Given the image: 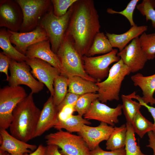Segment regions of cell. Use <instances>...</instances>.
Segmentation results:
<instances>
[{"instance_id": "1", "label": "cell", "mask_w": 155, "mask_h": 155, "mask_svg": "<svg viewBox=\"0 0 155 155\" xmlns=\"http://www.w3.org/2000/svg\"><path fill=\"white\" fill-rule=\"evenodd\" d=\"M71 7L65 35L82 57L87 56L95 37L100 32L99 16L92 0H78Z\"/></svg>"}, {"instance_id": "2", "label": "cell", "mask_w": 155, "mask_h": 155, "mask_svg": "<svg viewBox=\"0 0 155 155\" xmlns=\"http://www.w3.org/2000/svg\"><path fill=\"white\" fill-rule=\"evenodd\" d=\"M33 94L30 93L15 107L9 127L12 135L26 143L34 138L41 111L34 103Z\"/></svg>"}, {"instance_id": "3", "label": "cell", "mask_w": 155, "mask_h": 155, "mask_svg": "<svg viewBox=\"0 0 155 155\" xmlns=\"http://www.w3.org/2000/svg\"><path fill=\"white\" fill-rule=\"evenodd\" d=\"M131 73L129 68L120 60L110 68L108 75L102 82L96 83L98 86V99L102 103L114 100H119L123 81Z\"/></svg>"}, {"instance_id": "4", "label": "cell", "mask_w": 155, "mask_h": 155, "mask_svg": "<svg viewBox=\"0 0 155 155\" xmlns=\"http://www.w3.org/2000/svg\"><path fill=\"white\" fill-rule=\"evenodd\" d=\"M57 54L62 66L63 73L61 74L67 78L78 76L95 83L98 82L86 73L82 57L75 49L70 39L65 35Z\"/></svg>"}, {"instance_id": "5", "label": "cell", "mask_w": 155, "mask_h": 155, "mask_svg": "<svg viewBox=\"0 0 155 155\" xmlns=\"http://www.w3.org/2000/svg\"><path fill=\"white\" fill-rule=\"evenodd\" d=\"M71 12V6L65 15L57 16L54 13L52 5L39 22V26L46 31L51 49L56 54L64 38Z\"/></svg>"}, {"instance_id": "6", "label": "cell", "mask_w": 155, "mask_h": 155, "mask_svg": "<svg viewBox=\"0 0 155 155\" xmlns=\"http://www.w3.org/2000/svg\"><path fill=\"white\" fill-rule=\"evenodd\" d=\"M48 145H55L61 149L63 155H91L90 150L82 137L62 129L45 137Z\"/></svg>"}, {"instance_id": "7", "label": "cell", "mask_w": 155, "mask_h": 155, "mask_svg": "<svg viewBox=\"0 0 155 155\" xmlns=\"http://www.w3.org/2000/svg\"><path fill=\"white\" fill-rule=\"evenodd\" d=\"M22 11L23 20L20 32H29L39 26L45 13L52 6L50 0H16Z\"/></svg>"}, {"instance_id": "8", "label": "cell", "mask_w": 155, "mask_h": 155, "mask_svg": "<svg viewBox=\"0 0 155 155\" xmlns=\"http://www.w3.org/2000/svg\"><path fill=\"white\" fill-rule=\"evenodd\" d=\"M28 96L20 86H6L0 89V128H9L13 112L17 104Z\"/></svg>"}, {"instance_id": "9", "label": "cell", "mask_w": 155, "mask_h": 155, "mask_svg": "<svg viewBox=\"0 0 155 155\" xmlns=\"http://www.w3.org/2000/svg\"><path fill=\"white\" fill-rule=\"evenodd\" d=\"M118 50L113 49L111 52L96 57H82L83 67L86 73L92 78L100 82L107 78L110 69L109 66L120 59L117 56Z\"/></svg>"}, {"instance_id": "10", "label": "cell", "mask_w": 155, "mask_h": 155, "mask_svg": "<svg viewBox=\"0 0 155 155\" xmlns=\"http://www.w3.org/2000/svg\"><path fill=\"white\" fill-rule=\"evenodd\" d=\"M30 68L26 61L18 62L11 60L9 66L10 75L8 81L9 86L26 85L33 94L37 93L42 90L44 84L34 78L30 71Z\"/></svg>"}, {"instance_id": "11", "label": "cell", "mask_w": 155, "mask_h": 155, "mask_svg": "<svg viewBox=\"0 0 155 155\" xmlns=\"http://www.w3.org/2000/svg\"><path fill=\"white\" fill-rule=\"evenodd\" d=\"M117 56L129 68L131 73L142 69L148 60L141 47L139 37L133 40L117 53Z\"/></svg>"}, {"instance_id": "12", "label": "cell", "mask_w": 155, "mask_h": 155, "mask_svg": "<svg viewBox=\"0 0 155 155\" xmlns=\"http://www.w3.org/2000/svg\"><path fill=\"white\" fill-rule=\"evenodd\" d=\"M23 20L22 9L15 0L0 1V26L18 32Z\"/></svg>"}, {"instance_id": "13", "label": "cell", "mask_w": 155, "mask_h": 155, "mask_svg": "<svg viewBox=\"0 0 155 155\" xmlns=\"http://www.w3.org/2000/svg\"><path fill=\"white\" fill-rule=\"evenodd\" d=\"M26 62L31 68L33 75L46 86L51 96H53L54 93V80L61 74L59 70L47 62L38 58H28Z\"/></svg>"}, {"instance_id": "14", "label": "cell", "mask_w": 155, "mask_h": 155, "mask_svg": "<svg viewBox=\"0 0 155 155\" xmlns=\"http://www.w3.org/2000/svg\"><path fill=\"white\" fill-rule=\"evenodd\" d=\"M122 105L119 104L111 108L97 99L92 103L88 111L83 115L87 120H95L114 126L119 122L118 117L122 113Z\"/></svg>"}, {"instance_id": "15", "label": "cell", "mask_w": 155, "mask_h": 155, "mask_svg": "<svg viewBox=\"0 0 155 155\" xmlns=\"http://www.w3.org/2000/svg\"><path fill=\"white\" fill-rule=\"evenodd\" d=\"M11 34L10 39L11 42L15 45V48L25 55L31 46L44 40H49L45 30L38 26L32 31L25 32H13L8 30Z\"/></svg>"}, {"instance_id": "16", "label": "cell", "mask_w": 155, "mask_h": 155, "mask_svg": "<svg viewBox=\"0 0 155 155\" xmlns=\"http://www.w3.org/2000/svg\"><path fill=\"white\" fill-rule=\"evenodd\" d=\"M114 129L113 126L101 122L96 127L84 125L78 133L82 137L90 150H92L99 146L102 141H107Z\"/></svg>"}, {"instance_id": "17", "label": "cell", "mask_w": 155, "mask_h": 155, "mask_svg": "<svg viewBox=\"0 0 155 155\" xmlns=\"http://www.w3.org/2000/svg\"><path fill=\"white\" fill-rule=\"evenodd\" d=\"M51 46L49 40L39 42L29 47L25 55L28 58H38L47 62L58 69L62 74L63 70L60 61L57 55L52 50Z\"/></svg>"}, {"instance_id": "18", "label": "cell", "mask_w": 155, "mask_h": 155, "mask_svg": "<svg viewBox=\"0 0 155 155\" xmlns=\"http://www.w3.org/2000/svg\"><path fill=\"white\" fill-rule=\"evenodd\" d=\"M57 106L54 104L52 96L44 103L35 131L34 138L41 136L53 127L58 121Z\"/></svg>"}, {"instance_id": "19", "label": "cell", "mask_w": 155, "mask_h": 155, "mask_svg": "<svg viewBox=\"0 0 155 155\" xmlns=\"http://www.w3.org/2000/svg\"><path fill=\"white\" fill-rule=\"evenodd\" d=\"M0 149L11 154L30 153L37 148L36 145L28 144L14 137L6 129L2 128H0Z\"/></svg>"}, {"instance_id": "20", "label": "cell", "mask_w": 155, "mask_h": 155, "mask_svg": "<svg viewBox=\"0 0 155 155\" xmlns=\"http://www.w3.org/2000/svg\"><path fill=\"white\" fill-rule=\"evenodd\" d=\"M148 28L147 26H138L136 25L131 26L128 31L123 34H116L106 32V35L113 47L117 48L120 51L130 41L145 32Z\"/></svg>"}, {"instance_id": "21", "label": "cell", "mask_w": 155, "mask_h": 155, "mask_svg": "<svg viewBox=\"0 0 155 155\" xmlns=\"http://www.w3.org/2000/svg\"><path fill=\"white\" fill-rule=\"evenodd\" d=\"M131 79L134 85L141 90L143 101L151 106L155 104V98L153 97L155 91V74L144 76L141 73H137L131 76Z\"/></svg>"}, {"instance_id": "22", "label": "cell", "mask_w": 155, "mask_h": 155, "mask_svg": "<svg viewBox=\"0 0 155 155\" xmlns=\"http://www.w3.org/2000/svg\"><path fill=\"white\" fill-rule=\"evenodd\" d=\"M68 78V92L81 95L98 92V88L96 83L78 76H70Z\"/></svg>"}, {"instance_id": "23", "label": "cell", "mask_w": 155, "mask_h": 155, "mask_svg": "<svg viewBox=\"0 0 155 155\" xmlns=\"http://www.w3.org/2000/svg\"><path fill=\"white\" fill-rule=\"evenodd\" d=\"M11 34L5 28L0 30V47L2 52L11 60L18 62L26 61V56L17 50L12 44L10 38Z\"/></svg>"}, {"instance_id": "24", "label": "cell", "mask_w": 155, "mask_h": 155, "mask_svg": "<svg viewBox=\"0 0 155 155\" xmlns=\"http://www.w3.org/2000/svg\"><path fill=\"white\" fill-rule=\"evenodd\" d=\"M113 131L106 143L107 150L113 151L124 148L125 145L127 128L123 124L119 127L115 126Z\"/></svg>"}, {"instance_id": "25", "label": "cell", "mask_w": 155, "mask_h": 155, "mask_svg": "<svg viewBox=\"0 0 155 155\" xmlns=\"http://www.w3.org/2000/svg\"><path fill=\"white\" fill-rule=\"evenodd\" d=\"M113 48L104 33L100 32L95 37L86 56L92 57L97 54H106L112 51Z\"/></svg>"}, {"instance_id": "26", "label": "cell", "mask_w": 155, "mask_h": 155, "mask_svg": "<svg viewBox=\"0 0 155 155\" xmlns=\"http://www.w3.org/2000/svg\"><path fill=\"white\" fill-rule=\"evenodd\" d=\"M91 123L88 120L83 118L82 116L79 114L72 115L69 118L65 121H58L53 127L59 130L64 129L67 132H78L84 125H89Z\"/></svg>"}, {"instance_id": "27", "label": "cell", "mask_w": 155, "mask_h": 155, "mask_svg": "<svg viewBox=\"0 0 155 155\" xmlns=\"http://www.w3.org/2000/svg\"><path fill=\"white\" fill-rule=\"evenodd\" d=\"M53 86V101L55 105L57 106L62 102L68 92V78L61 74L58 75L54 80Z\"/></svg>"}, {"instance_id": "28", "label": "cell", "mask_w": 155, "mask_h": 155, "mask_svg": "<svg viewBox=\"0 0 155 155\" xmlns=\"http://www.w3.org/2000/svg\"><path fill=\"white\" fill-rule=\"evenodd\" d=\"M132 93L128 95L122 94V110L127 122L131 124L137 113L140 111L141 106L140 103L132 100Z\"/></svg>"}, {"instance_id": "29", "label": "cell", "mask_w": 155, "mask_h": 155, "mask_svg": "<svg viewBox=\"0 0 155 155\" xmlns=\"http://www.w3.org/2000/svg\"><path fill=\"white\" fill-rule=\"evenodd\" d=\"M127 128L125 145V155H147L142 153L137 145L135 136V132L132 124L126 122Z\"/></svg>"}, {"instance_id": "30", "label": "cell", "mask_w": 155, "mask_h": 155, "mask_svg": "<svg viewBox=\"0 0 155 155\" xmlns=\"http://www.w3.org/2000/svg\"><path fill=\"white\" fill-rule=\"evenodd\" d=\"M132 125L135 133L141 138L153 129V124L143 116L140 111L135 116Z\"/></svg>"}, {"instance_id": "31", "label": "cell", "mask_w": 155, "mask_h": 155, "mask_svg": "<svg viewBox=\"0 0 155 155\" xmlns=\"http://www.w3.org/2000/svg\"><path fill=\"white\" fill-rule=\"evenodd\" d=\"M140 43L148 60L155 57V33H143L139 37Z\"/></svg>"}, {"instance_id": "32", "label": "cell", "mask_w": 155, "mask_h": 155, "mask_svg": "<svg viewBox=\"0 0 155 155\" xmlns=\"http://www.w3.org/2000/svg\"><path fill=\"white\" fill-rule=\"evenodd\" d=\"M98 93H91L80 95L74 106L75 111L83 116L89 110L92 103L98 99Z\"/></svg>"}, {"instance_id": "33", "label": "cell", "mask_w": 155, "mask_h": 155, "mask_svg": "<svg viewBox=\"0 0 155 155\" xmlns=\"http://www.w3.org/2000/svg\"><path fill=\"white\" fill-rule=\"evenodd\" d=\"M136 8L143 16L146 21H151L152 26L155 28V0H143L137 5Z\"/></svg>"}, {"instance_id": "34", "label": "cell", "mask_w": 155, "mask_h": 155, "mask_svg": "<svg viewBox=\"0 0 155 155\" xmlns=\"http://www.w3.org/2000/svg\"><path fill=\"white\" fill-rule=\"evenodd\" d=\"M139 0H132L127 4V7L123 10L118 11L113 10L111 8H108L107 9V12L111 14H119L125 17L129 22L131 26L136 25L134 23L133 18V13L136 7Z\"/></svg>"}, {"instance_id": "35", "label": "cell", "mask_w": 155, "mask_h": 155, "mask_svg": "<svg viewBox=\"0 0 155 155\" xmlns=\"http://www.w3.org/2000/svg\"><path fill=\"white\" fill-rule=\"evenodd\" d=\"M78 0H51L54 14L57 16L65 15L69 8Z\"/></svg>"}, {"instance_id": "36", "label": "cell", "mask_w": 155, "mask_h": 155, "mask_svg": "<svg viewBox=\"0 0 155 155\" xmlns=\"http://www.w3.org/2000/svg\"><path fill=\"white\" fill-rule=\"evenodd\" d=\"M80 96L73 93L68 92L62 102L57 106L58 112L65 105H71L74 106Z\"/></svg>"}, {"instance_id": "37", "label": "cell", "mask_w": 155, "mask_h": 155, "mask_svg": "<svg viewBox=\"0 0 155 155\" xmlns=\"http://www.w3.org/2000/svg\"><path fill=\"white\" fill-rule=\"evenodd\" d=\"M11 60L2 52H0V72L5 74L6 77V80L7 81L9 77L8 74V70Z\"/></svg>"}, {"instance_id": "38", "label": "cell", "mask_w": 155, "mask_h": 155, "mask_svg": "<svg viewBox=\"0 0 155 155\" xmlns=\"http://www.w3.org/2000/svg\"><path fill=\"white\" fill-rule=\"evenodd\" d=\"M91 155H125V151L124 148L111 151H106L103 150L99 146L94 150H90Z\"/></svg>"}, {"instance_id": "39", "label": "cell", "mask_w": 155, "mask_h": 155, "mask_svg": "<svg viewBox=\"0 0 155 155\" xmlns=\"http://www.w3.org/2000/svg\"><path fill=\"white\" fill-rule=\"evenodd\" d=\"M75 111L74 106L71 105L63 106L58 113V120L65 121L69 118Z\"/></svg>"}, {"instance_id": "40", "label": "cell", "mask_w": 155, "mask_h": 155, "mask_svg": "<svg viewBox=\"0 0 155 155\" xmlns=\"http://www.w3.org/2000/svg\"><path fill=\"white\" fill-rule=\"evenodd\" d=\"M132 96V99H135L137 100L141 106L145 107L151 114L154 120L153 129L152 131L155 135V107L149 105L148 104L145 103L142 100V97L139 95H136V92L134 91L133 92Z\"/></svg>"}, {"instance_id": "41", "label": "cell", "mask_w": 155, "mask_h": 155, "mask_svg": "<svg viewBox=\"0 0 155 155\" xmlns=\"http://www.w3.org/2000/svg\"><path fill=\"white\" fill-rule=\"evenodd\" d=\"M59 147L55 145H48L45 146L44 155H63L59 151Z\"/></svg>"}, {"instance_id": "42", "label": "cell", "mask_w": 155, "mask_h": 155, "mask_svg": "<svg viewBox=\"0 0 155 155\" xmlns=\"http://www.w3.org/2000/svg\"><path fill=\"white\" fill-rule=\"evenodd\" d=\"M149 142L147 147L152 148L153 151V155H155V135L152 131L148 133Z\"/></svg>"}, {"instance_id": "43", "label": "cell", "mask_w": 155, "mask_h": 155, "mask_svg": "<svg viewBox=\"0 0 155 155\" xmlns=\"http://www.w3.org/2000/svg\"><path fill=\"white\" fill-rule=\"evenodd\" d=\"M45 146L40 144L37 149L30 153H26L24 155H44Z\"/></svg>"}, {"instance_id": "44", "label": "cell", "mask_w": 155, "mask_h": 155, "mask_svg": "<svg viewBox=\"0 0 155 155\" xmlns=\"http://www.w3.org/2000/svg\"><path fill=\"white\" fill-rule=\"evenodd\" d=\"M0 155H11V154L6 151L0 149Z\"/></svg>"}, {"instance_id": "45", "label": "cell", "mask_w": 155, "mask_h": 155, "mask_svg": "<svg viewBox=\"0 0 155 155\" xmlns=\"http://www.w3.org/2000/svg\"><path fill=\"white\" fill-rule=\"evenodd\" d=\"M24 154H11V155H24Z\"/></svg>"}]
</instances>
